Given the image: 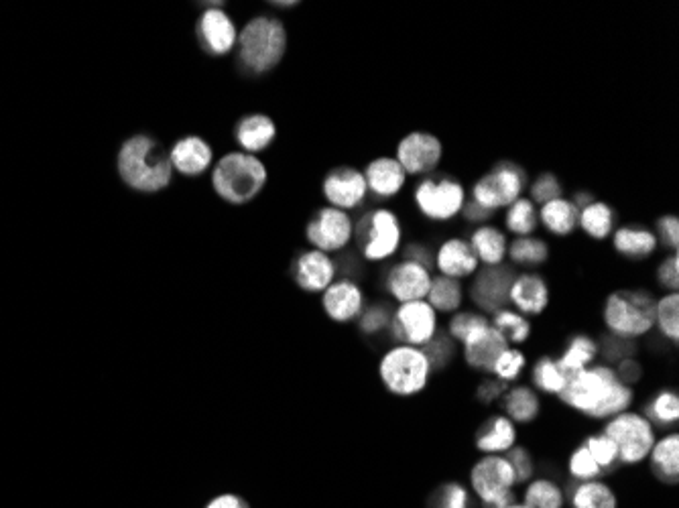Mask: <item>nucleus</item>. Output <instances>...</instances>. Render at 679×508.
I'll return each mask as SVG.
<instances>
[{"label":"nucleus","mask_w":679,"mask_h":508,"mask_svg":"<svg viewBox=\"0 0 679 508\" xmlns=\"http://www.w3.org/2000/svg\"><path fill=\"white\" fill-rule=\"evenodd\" d=\"M560 399L586 417L610 419L631 407L633 389L621 383L614 368L598 364L570 374Z\"/></svg>","instance_id":"1"},{"label":"nucleus","mask_w":679,"mask_h":508,"mask_svg":"<svg viewBox=\"0 0 679 508\" xmlns=\"http://www.w3.org/2000/svg\"><path fill=\"white\" fill-rule=\"evenodd\" d=\"M118 171L139 192H161L171 181V159L151 137H133L118 153Z\"/></svg>","instance_id":"2"},{"label":"nucleus","mask_w":679,"mask_h":508,"mask_svg":"<svg viewBox=\"0 0 679 508\" xmlns=\"http://www.w3.org/2000/svg\"><path fill=\"white\" fill-rule=\"evenodd\" d=\"M267 183V167L257 155L228 153L224 155L212 173V185L216 194L234 206L253 202Z\"/></svg>","instance_id":"3"},{"label":"nucleus","mask_w":679,"mask_h":508,"mask_svg":"<svg viewBox=\"0 0 679 508\" xmlns=\"http://www.w3.org/2000/svg\"><path fill=\"white\" fill-rule=\"evenodd\" d=\"M287 51V31L273 17H257L244 25L238 35V57L244 70L267 74Z\"/></svg>","instance_id":"4"},{"label":"nucleus","mask_w":679,"mask_h":508,"mask_svg":"<svg viewBox=\"0 0 679 508\" xmlns=\"http://www.w3.org/2000/svg\"><path fill=\"white\" fill-rule=\"evenodd\" d=\"M655 305L657 301L647 291H616L604 303V324L614 336L641 338L655 326Z\"/></svg>","instance_id":"5"},{"label":"nucleus","mask_w":679,"mask_h":508,"mask_svg":"<svg viewBox=\"0 0 679 508\" xmlns=\"http://www.w3.org/2000/svg\"><path fill=\"white\" fill-rule=\"evenodd\" d=\"M379 374L385 389L391 395L415 397L427 387L431 366L421 348L399 344L383 356L379 364Z\"/></svg>","instance_id":"6"},{"label":"nucleus","mask_w":679,"mask_h":508,"mask_svg":"<svg viewBox=\"0 0 679 508\" xmlns=\"http://www.w3.org/2000/svg\"><path fill=\"white\" fill-rule=\"evenodd\" d=\"M413 200L419 214L427 220L450 222L462 212L466 204V189L450 175L431 173L417 183Z\"/></svg>","instance_id":"7"},{"label":"nucleus","mask_w":679,"mask_h":508,"mask_svg":"<svg viewBox=\"0 0 679 508\" xmlns=\"http://www.w3.org/2000/svg\"><path fill=\"white\" fill-rule=\"evenodd\" d=\"M527 187V173L511 161H501L484 173L472 187V202L497 212L517 202Z\"/></svg>","instance_id":"8"},{"label":"nucleus","mask_w":679,"mask_h":508,"mask_svg":"<svg viewBox=\"0 0 679 508\" xmlns=\"http://www.w3.org/2000/svg\"><path fill=\"white\" fill-rule=\"evenodd\" d=\"M604 435L614 441L619 462L629 466L645 462L655 446V427L645 419V415L631 411L610 417L604 427Z\"/></svg>","instance_id":"9"},{"label":"nucleus","mask_w":679,"mask_h":508,"mask_svg":"<svg viewBox=\"0 0 679 508\" xmlns=\"http://www.w3.org/2000/svg\"><path fill=\"white\" fill-rule=\"evenodd\" d=\"M358 242L366 261H387L401 246L403 230L395 212L379 208L370 212L358 226Z\"/></svg>","instance_id":"10"},{"label":"nucleus","mask_w":679,"mask_h":508,"mask_svg":"<svg viewBox=\"0 0 679 508\" xmlns=\"http://www.w3.org/2000/svg\"><path fill=\"white\" fill-rule=\"evenodd\" d=\"M391 330L403 344L421 348L438 334V313L425 299L401 303L391 317Z\"/></svg>","instance_id":"11"},{"label":"nucleus","mask_w":679,"mask_h":508,"mask_svg":"<svg viewBox=\"0 0 679 508\" xmlns=\"http://www.w3.org/2000/svg\"><path fill=\"white\" fill-rule=\"evenodd\" d=\"M444 159V145L440 137L415 131L397 145V161L407 175H431Z\"/></svg>","instance_id":"12"},{"label":"nucleus","mask_w":679,"mask_h":508,"mask_svg":"<svg viewBox=\"0 0 679 508\" xmlns=\"http://www.w3.org/2000/svg\"><path fill=\"white\" fill-rule=\"evenodd\" d=\"M513 267L497 265L482 267L474 273L470 297L482 313H497L509 303V293L515 281Z\"/></svg>","instance_id":"13"},{"label":"nucleus","mask_w":679,"mask_h":508,"mask_svg":"<svg viewBox=\"0 0 679 508\" xmlns=\"http://www.w3.org/2000/svg\"><path fill=\"white\" fill-rule=\"evenodd\" d=\"M354 234V226L350 216L338 208H324L320 210L314 220L307 224V240H310L316 250L322 252H336L342 250Z\"/></svg>","instance_id":"14"},{"label":"nucleus","mask_w":679,"mask_h":508,"mask_svg":"<svg viewBox=\"0 0 679 508\" xmlns=\"http://www.w3.org/2000/svg\"><path fill=\"white\" fill-rule=\"evenodd\" d=\"M324 198L330 202L332 208L338 210H352L360 206L368 194L364 173L354 167H338L328 173L322 185Z\"/></svg>","instance_id":"15"},{"label":"nucleus","mask_w":679,"mask_h":508,"mask_svg":"<svg viewBox=\"0 0 679 508\" xmlns=\"http://www.w3.org/2000/svg\"><path fill=\"white\" fill-rule=\"evenodd\" d=\"M462 344L468 366L482 372H492V366H495L497 358L509 348L507 338L492 324L476 328L466 336Z\"/></svg>","instance_id":"16"},{"label":"nucleus","mask_w":679,"mask_h":508,"mask_svg":"<svg viewBox=\"0 0 679 508\" xmlns=\"http://www.w3.org/2000/svg\"><path fill=\"white\" fill-rule=\"evenodd\" d=\"M470 482L474 492L480 500H488L492 496H499L509 492L515 484V472L507 458L501 456H486L470 472Z\"/></svg>","instance_id":"17"},{"label":"nucleus","mask_w":679,"mask_h":508,"mask_svg":"<svg viewBox=\"0 0 679 508\" xmlns=\"http://www.w3.org/2000/svg\"><path fill=\"white\" fill-rule=\"evenodd\" d=\"M387 291L399 303L421 301L431 287V273L419 263L403 261L395 265L387 275Z\"/></svg>","instance_id":"18"},{"label":"nucleus","mask_w":679,"mask_h":508,"mask_svg":"<svg viewBox=\"0 0 679 508\" xmlns=\"http://www.w3.org/2000/svg\"><path fill=\"white\" fill-rule=\"evenodd\" d=\"M295 283L310 293L326 291L334 283L336 265L330 259V254L322 250H307L299 254L295 261Z\"/></svg>","instance_id":"19"},{"label":"nucleus","mask_w":679,"mask_h":508,"mask_svg":"<svg viewBox=\"0 0 679 508\" xmlns=\"http://www.w3.org/2000/svg\"><path fill=\"white\" fill-rule=\"evenodd\" d=\"M438 271L442 273V277H450V279H466L472 277L480 267L478 259L474 250L470 248L468 240L462 238H450L446 240L438 250H436V259H434Z\"/></svg>","instance_id":"20"},{"label":"nucleus","mask_w":679,"mask_h":508,"mask_svg":"<svg viewBox=\"0 0 679 508\" xmlns=\"http://www.w3.org/2000/svg\"><path fill=\"white\" fill-rule=\"evenodd\" d=\"M322 305L326 315L334 322H352L354 317H358L362 313V305H364V295L362 289L348 281H336L332 283L322 297Z\"/></svg>","instance_id":"21"},{"label":"nucleus","mask_w":679,"mask_h":508,"mask_svg":"<svg viewBox=\"0 0 679 508\" xmlns=\"http://www.w3.org/2000/svg\"><path fill=\"white\" fill-rule=\"evenodd\" d=\"M368 192H373L377 198L389 200L395 198L401 189L405 187L407 173L393 157H379L370 161L364 171Z\"/></svg>","instance_id":"22"},{"label":"nucleus","mask_w":679,"mask_h":508,"mask_svg":"<svg viewBox=\"0 0 679 508\" xmlns=\"http://www.w3.org/2000/svg\"><path fill=\"white\" fill-rule=\"evenodd\" d=\"M509 301L521 315H541L549 305V289L541 275L523 273L515 277Z\"/></svg>","instance_id":"23"},{"label":"nucleus","mask_w":679,"mask_h":508,"mask_svg":"<svg viewBox=\"0 0 679 508\" xmlns=\"http://www.w3.org/2000/svg\"><path fill=\"white\" fill-rule=\"evenodd\" d=\"M612 246L629 261H645L657 250V236L641 224H627L612 232Z\"/></svg>","instance_id":"24"},{"label":"nucleus","mask_w":679,"mask_h":508,"mask_svg":"<svg viewBox=\"0 0 679 508\" xmlns=\"http://www.w3.org/2000/svg\"><path fill=\"white\" fill-rule=\"evenodd\" d=\"M277 137V126L267 114H249L240 118L236 126V143L242 153H261L273 145Z\"/></svg>","instance_id":"25"},{"label":"nucleus","mask_w":679,"mask_h":508,"mask_svg":"<svg viewBox=\"0 0 679 508\" xmlns=\"http://www.w3.org/2000/svg\"><path fill=\"white\" fill-rule=\"evenodd\" d=\"M200 35L208 51L214 55H226L238 41L234 21L220 9H208L200 19Z\"/></svg>","instance_id":"26"},{"label":"nucleus","mask_w":679,"mask_h":508,"mask_svg":"<svg viewBox=\"0 0 679 508\" xmlns=\"http://www.w3.org/2000/svg\"><path fill=\"white\" fill-rule=\"evenodd\" d=\"M171 167L183 175H202L214 159L212 147L200 137H185L169 153Z\"/></svg>","instance_id":"27"},{"label":"nucleus","mask_w":679,"mask_h":508,"mask_svg":"<svg viewBox=\"0 0 679 508\" xmlns=\"http://www.w3.org/2000/svg\"><path fill=\"white\" fill-rule=\"evenodd\" d=\"M468 244L474 250L478 263H484V267L503 265L507 259L509 240H507V234L497 226H488V224L478 226L470 234Z\"/></svg>","instance_id":"28"},{"label":"nucleus","mask_w":679,"mask_h":508,"mask_svg":"<svg viewBox=\"0 0 679 508\" xmlns=\"http://www.w3.org/2000/svg\"><path fill=\"white\" fill-rule=\"evenodd\" d=\"M517 431L507 415L488 419L476 433V448L488 456H499L515 448Z\"/></svg>","instance_id":"29"},{"label":"nucleus","mask_w":679,"mask_h":508,"mask_svg":"<svg viewBox=\"0 0 679 508\" xmlns=\"http://www.w3.org/2000/svg\"><path fill=\"white\" fill-rule=\"evenodd\" d=\"M537 214H539V224H543V228L549 234L570 236L578 228L580 210L572 204V200L558 198L553 202H547L539 208Z\"/></svg>","instance_id":"30"},{"label":"nucleus","mask_w":679,"mask_h":508,"mask_svg":"<svg viewBox=\"0 0 679 508\" xmlns=\"http://www.w3.org/2000/svg\"><path fill=\"white\" fill-rule=\"evenodd\" d=\"M653 474L665 484H677L679 480V435L669 433L655 446L649 454Z\"/></svg>","instance_id":"31"},{"label":"nucleus","mask_w":679,"mask_h":508,"mask_svg":"<svg viewBox=\"0 0 679 508\" xmlns=\"http://www.w3.org/2000/svg\"><path fill=\"white\" fill-rule=\"evenodd\" d=\"M503 409L511 421L531 423L541 411V403L535 391L529 387H515L503 395Z\"/></svg>","instance_id":"32"},{"label":"nucleus","mask_w":679,"mask_h":508,"mask_svg":"<svg viewBox=\"0 0 679 508\" xmlns=\"http://www.w3.org/2000/svg\"><path fill=\"white\" fill-rule=\"evenodd\" d=\"M578 226L594 240H606L614 232V210L604 204L594 200L590 206L580 210L578 216Z\"/></svg>","instance_id":"33"},{"label":"nucleus","mask_w":679,"mask_h":508,"mask_svg":"<svg viewBox=\"0 0 679 508\" xmlns=\"http://www.w3.org/2000/svg\"><path fill=\"white\" fill-rule=\"evenodd\" d=\"M464 289L462 283L450 277L431 279V287L427 291V303L438 313H456L462 305Z\"/></svg>","instance_id":"34"},{"label":"nucleus","mask_w":679,"mask_h":508,"mask_svg":"<svg viewBox=\"0 0 679 508\" xmlns=\"http://www.w3.org/2000/svg\"><path fill=\"white\" fill-rule=\"evenodd\" d=\"M507 257L519 267H539L549 259V246L537 236H517L509 244Z\"/></svg>","instance_id":"35"},{"label":"nucleus","mask_w":679,"mask_h":508,"mask_svg":"<svg viewBox=\"0 0 679 508\" xmlns=\"http://www.w3.org/2000/svg\"><path fill=\"white\" fill-rule=\"evenodd\" d=\"M531 378H533V385L541 391V393H547V395H562V391L566 389L568 385V378L570 374H566L562 370V366L558 364V360H553L549 356H543L535 362L533 366V372H531Z\"/></svg>","instance_id":"36"},{"label":"nucleus","mask_w":679,"mask_h":508,"mask_svg":"<svg viewBox=\"0 0 679 508\" xmlns=\"http://www.w3.org/2000/svg\"><path fill=\"white\" fill-rule=\"evenodd\" d=\"M596 356H598V344L590 336L578 334L568 342L558 364L562 366V370L566 374H576V372L588 368L594 362Z\"/></svg>","instance_id":"37"},{"label":"nucleus","mask_w":679,"mask_h":508,"mask_svg":"<svg viewBox=\"0 0 679 508\" xmlns=\"http://www.w3.org/2000/svg\"><path fill=\"white\" fill-rule=\"evenodd\" d=\"M572 506L574 508H616V496L604 482L586 480L574 486Z\"/></svg>","instance_id":"38"},{"label":"nucleus","mask_w":679,"mask_h":508,"mask_svg":"<svg viewBox=\"0 0 679 508\" xmlns=\"http://www.w3.org/2000/svg\"><path fill=\"white\" fill-rule=\"evenodd\" d=\"M505 226L511 234L517 236H531L537 226H539V214L535 204L529 198H519L517 202H513L507 208V216H505Z\"/></svg>","instance_id":"39"},{"label":"nucleus","mask_w":679,"mask_h":508,"mask_svg":"<svg viewBox=\"0 0 679 508\" xmlns=\"http://www.w3.org/2000/svg\"><path fill=\"white\" fill-rule=\"evenodd\" d=\"M645 419L651 425L671 427L679 419V397L675 391H659L645 407Z\"/></svg>","instance_id":"40"},{"label":"nucleus","mask_w":679,"mask_h":508,"mask_svg":"<svg viewBox=\"0 0 679 508\" xmlns=\"http://www.w3.org/2000/svg\"><path fill=\"white\" fill-rule=\"evenodd\" d=\"M495 315V320H492V326H495L505 338L507 342L513 344H523L529 336H531V324L525 315H521L519 311H511V309H501Z\"/></svg>","instance_id":"41"},{"label":"nucleus","mask_w":679,"mask_h":508,"mask_svg":"<svg viewBox=\"0 0 679 508\" xmlns=\"http://www.w3.org/2000/svg\"><path fill=\"white\" fill-rule=\"evenodd\" d=\"M655 324L661 334L673 344L679 342V297L677 293H665L655 305Z\"/></svg>","instance_id":"42"},{"label":"nucleus","mask_w":679,"mask_h":508,"mask_svg":"<svg viewBox=\"0 0 679 508\" xmlns=\"http://www.w3.org/2000/svg\"><path fill=\"white\" fill-rule=\"evenodd\" d=\"M525 504L531 508H562L564 492L551 480H533L525 490Z\"/></svg>","instance_id":"43"},{"label":"nucleus","mask_w":679,"mask_h":508,"mask_svg":"<svg viewBox=\"0 0 679 508\" xmlns=\"http://www.w3.org/2000/svg\"><path fill=\"white\" fill-rule=\"evenodd\" d=\"M584 446L588 448L592 460L598 464V468L602 472L606 470H612L616 464H619V452H616V446H614V441L600 433V435H590L586 441H584Z\"/></svg>","instance_id":"44"},{"label":"nucleus","mask_w":679,"mask_h":508,"mask_svg":"<svg viewBox=\"0 0 679 508\" xmlns=\"http://www.w3.org/2000/svg\"><path fill=\"white\" fill-rule=\"evenodd\" d=\"M558 198H564V187H562V181L560 177L551 173V171H545L541 173L533 183H531V202L533 204H547V202H553V200H558Z\"/></svg>","instance_id":"45"},{"label":"nucleus","mask_w":679,"mask_h":508,"mask_svg":"<svg viewBox=\"0 0 679 508\" xmlns=\"http://www.w3.org/2000/svg\"><path fill=\"white\" fill-rule=\"evenodd\" d=\"M421 350L425 352V356L429 360L431 372L446 368L450 364V360L454 358V352H456L454 342L448 334H436Z\"/></svg>","instance_id":"46"},{"label":"nucleus","mask_w":679,"mask_h":508,"mask_svg":"<svg viewBox=\"0 0 679 508\" xmlns=\"http://www.w3.org/2000/svg\"><path fill=\"white\" fill-rule=\"evenodd\" d=\"M429 508H470V494L462 484L448 482L431 496Z\"/></svg>","instance_id":"47"},{"label":"nucleus","mask_w":679,"mask_h":508,"mask_svg":"<svg viewBox=\"0 0 679 508\" xmlns=\"http://www.w3.org/2000/svg\"><path fill=\"white\" fill-rule=\"evenodd\" d=\"M525 354L521 350H515V348H507L495 362V366H492V374H495L497 378L505 380V383H511V380L519 378V374L523 372L525 368Z\"/></svg>","instance_id":"48"},{"label":"nucleus","mask_w":679,"mask_h":508,"mask_svg":"<svg viewBox=\"0 0 679 508\" xmlns=\"http://www.w3.org/2000/svg\"><path fill=\"white\" fill-rule=\"evenodd\" d=\"M600 350H602L606 362L619 364L627 358H633L635 352H637V346H635V340H627V338H621V336L608 334V336L602 338V348L598 346V352Z\"/></svg>","instance_id":"49"},{"label":"nucleus","mask_w":679,"mask_h":508,"mask_svg":"<svg viewBox=\"0 0 679 508\" xmlns=\"http://www.w3.org/2000/svg\"><path fill=\"white\" fill-rule=\"evenodd\" d=\"M488 324L486 320V315L484 313H478V311H460L456 313L452 320H450V328H448V336L452 340H460L464 342L466 336L470 332H474L476 328Z\"/></svg>","instance_id":"50"},{"label":"nucleus","mask_w":679,"mask_h":508,"mask_svg":"<svg viewBox=\"0 0 679 508\" xmlns=\"http://www.w3.org/2000/svg\"><path fill=\"white\" fill-rule=\"evenodd\" d=\"M570 474L580 480V482H586V480H594L602 474V470L598 468V464L592 460L590 452L586 446H580L572 458H570Z\"/></svg>","instance_id":"51"},{"label":"nucleus","mask_w":679,"mask_h":508,"mask_svg":"<svg viewBox=\"0 0 679 508\" xmlns=\"http://www.w3.org/2000/svg\"><path fill=\"white\" fill-rule=\"evenodd\" d=\"M360 330L364 334H379L387 328H391V311L385 305H373L364 313H360Z\"/></svg>","instance_id":"52"},{"label":"nucleus","mask_w":679,"mask_h":508,"mask_svg":"<svg viewBox=\"0 0 679 508\" xmlns=\"http://www.w3.org/2000/svg\"><path fill=\"white\" fill-rule=\"evenodd\" d=\"M657 244H663L665 248H669L671 252H677L679 246V220L673 214L661 216L657 220Z\"/></svg>","instance_id":"53"},{"label":"nucleus","mask_w":679,"mask_h":508,"mask_svg":"<svg viewBox=\"0 0 679 508\" xmlns=\"http://www.w3.org/2000/svg\"><path fill=\"white\" fill-rule=\"evenodd\" d=\"M507 462L511 464L513 472H515V482H527L533 478V472H535V466H533V458L529 456V452L521 446L517 448H511L509 450V456H507Z\"/></svg>","instance_id":"54"},{"label":"nucleus","mask_w":679,"mask_h":508,"mask_svg":"<svg viewBox=\"0 0 679 508\" xmlns=\"http://www.w3.org/2000/svg\"><path fill=\"white\" fill-rule=\"evenodd\" d=\"M657 281L669 293H677V287H679V257H677V252H671L669 257L659 265Z\"/></svg>","instance_id":"55"},{"label":"nucleus","mask_w":679,"mask_h":508,"mask_svg":"<svg viewBox=\"0 0 679 508\" xmlns=\"http://www.w3.org/2000/svg\"><path fill=\"white\" fill-rule=\"evenodd\" d=\"M507 393V383L501 378H486L484 383L478 387V399L482 403H492L497 401L499 397H503Z\"/></svg>","instance_id":"56"},{"label":"nucleus","mask_w":679,"mask_h":508,"mask_svg":"<svg viewBox=\"0 0 679 508\" xmlns=\"http://www.w3.org/2000/svg\"><path fill=\"white\" fill-rule=\"evenodd\" d=\"M614 372H616V376H619L621 383L627 385V387H631L641 380V364L635 358H627V360L619 362V366H616Z\"/></svg>","instance_id":"57"},{"label":"nucleus","mask_w":679,"mask_h":508,"mask_svg":"<svg viewBox=\"0 0 679 508\" xmlns=\"http://www.w3.org/2000/svg\"><path fill=\"white\" fill-rule=\"evenodd\" d=\"M405 261H413V263H419L423 265L425 269H429L431 265H434V257H431V252L427 246L419 244V242H411L405 246Z\"/></svg>","instance_id":"58"},{"label":"nucleus","mask_w":679,"mask_h":508,"mask_svg":"<svg viewBox=\"0 0 679 508\" xmlns=\"http://www.w3.org/2000/svg\"><path fill=\"white\" fill-rule=\"evenodd\" d=\"M462 216H464V220L466 222H472V224H478V226H482V224H488V220L492 218V216H495V212H490V210H486V208H482V206H478L476 202H466L464 204V208H462V212H460Z\"/></svg>","instance_id":"59"},{"label":"nucleus","mask_w":679,"mask_h":508,"mask_svg":"<svg viewBox=\"0 0 679 508\" xmlns=\"http://www.w3.org/2000/svg\"><path fill=\"white\" fill-rule=\"evenodd\" d=\"M206 508H251L249 502L244 498L236 496V494H220L216 498H212Z\"/></svg>","instance_id":"60"},{"label":"nucleus","mask_w":679,"mask_h":508,"mask_svg":"<svg viewBox=\"0 0 679 508\" xmlns=\"http://www.w3.org/2000/svg\"><path fill=\"white\" fill-rule=\"evenodd\" d=\"M511 504H515V494L513 490L503 492L499 496H492L488 500H482V508H509Z\"/></svg>","instance_id":"61"},{"label":"nucleus","mask_w":679,"mask_h":508,"mask_svg":"<svg viewBox=\"0 0 679 508\" xmlns=\"http://www.w3.org/2000/svg\"><path fill=\"white\" fill-rule=\"evenodd\" d=\"M509 508H531L529 504H511Z\"/></svg>","instance_id":"62"}]
</instances>
